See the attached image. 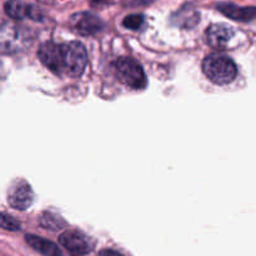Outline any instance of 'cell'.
Instances as JSON below:
<instances>
[{
    "label": "cell",
    "mask_w": 256,
    "mask_h": 256,
    "mask_svg": "<svg viewBox=\"0 0 256 256\" xmlns=\"http://www.w3.org/2000/svg\"><path fill=\"white\" fill-rule=\"evenodd\" d=\"M175 24L182 28H192L199 22V12L189 6H184L174 15Z\"/></svg>",
    "instance_id": "4fadbf2b"
},
{
    "label": "cell",
    "mask_w": 256,
    "mask_h": 256,
    "mask_svg": "<svg viewBox=\"0 0 256 256\" xmlns=\"http://www.w3.org/2000/svg\"><path fill=\"white\" fill-rule=\"evenodd\" d=\"M70 25L76 32L82 35H92L104 28V22L99 16L89 12H76L70 18Z\"/></svg>",
    "instance_id": "5b68a950"
},
{
    "label": "cell",
    "mask_w": 256,
    "mask_h": 256,
    "mask_svg": "<svg viewBox=\"0 0 256 256\" xmlns=\"http://www.w3.org/2000/svg\"><path fill=\"white\" fill-rule=\"evenodd\" d=\"M62 72L70 76H80L84 72L88 62L86 49L79 42L62 44Z\"/></svg>",
    "instance_id": "7a4b0ae2"
},
{
    "label": "cell",
    "mask_w": 256,
    "mask_h": 256,
    "mask_svg": "<svg viewBox=\"0 0 256 256\" xmlns=\"http://www.w3.org/2000/svg\"><path fill=\"white\" fill-rule=\"evenodd\" d=\"M22 35L19 28L9 22L0 24V50H16L22 45Z\"/></svg>",
    "instance_id": "ba28073f"
},
{
    "label": "cell",
    "mask_w": 256,
    "mask_h": 256,
    "mask_svg": "<svg viewBox=\"0 0 256 256\" xmlns=\"http://www.w3.org/2000/svg\"><path fill=\"white\" fill-rule=\"evenodd\" d=\"M5 12L10 18L16 20H22L26 19V18L32 20H39L42 18L36 8H34L32 5L16 2V0H10L5 4Z\"/></svg>",
    "instance_id": "9c48e42d"
},
{
    "label": "cell",
    "mask_w": 256,
    "mask_h": 256,
    "mask_svg": "<svg viewBox=\"0 0 256 256\" xmlns=\"http://www.w3.org/2000/svg\"><path fill=\"white\" fill-rule=\"evenodd\" d=\"M40 224L49 230H59L65 226V222L59 216H56L55 214H52V212H45V214H42V219H40Z\"/></svg>",
    "instance_id": "5bb4252c"
},
{
    "label": "cell",
    "mask_w": 256,
    "mask_h": 256,
    "mask_svg": "<svg viewBox=\"0 0 256 256\" xmlns=\"http://www.w3.org/2000/svg\"><path fill=\"white\" fill-rule=\"evenodd\" d=\"M202 72L214 84L225 85L232 82L238 74L235 62L220 54H210L202 60Z\"/></svg>",
    "instance_id": "6da1fadb"
},
{
    "label": "cell",
    "mask_w": 256,
    "mask_h": 256,
    "mask_svg": "<svg viewBox=\"0 0 256 256\" xmlns=\"http://www.w3.org/2000/svg\"><path fill=\"white\" fill-rule=\"evenodd\" d=\"M0 228L10 230V232H18V230H20V222L10 215L0 212Z\"/></svg>",
    "instance_id": "9a60e30c"
},
{
    "label": "cell",
    "mask_w": 256,
    "mask_h": 256,
    "mask_svg": "<svg viewBox=\"0 0 256 256\" xmlns=\"http://www.w3.org/2000/svg\"><path fill=\"white\" fill-rule=\"evenodd\" d=\"M115 66L118 78L122 84L132 89H144L146 85V76L139 62L130 58H120Z\"/></svg>",
    "instance_id": "3957f363"
},
{
    "label": "cell",
    "mask_w": 256,
    "mask_h": 256,
    "mask_svg": "<svg viewBox=\"0 0 256 256\" xmlns=\"http://www.w3.org/2000/svg\"><path fill=\"white\" fill-rule=\"evenodd\" d=\"M235 32L232 30V26L225 24H212L208 28L206 32H205V38H206L208 44L212 48L218 50L226 49L228 45L234 38Z\"/></svg>",
    "instance_id": "52a82bcc"
},
{
    "label": "cell",
    "mask_w": 256,
    "mask_h": 256,
    "mask_svg": "<svg viewBox=\"0 0 256 256\" xmlns=\"http://www.w3.org/2000/svg\"><path fill=\"white\" fill-rule=\"evenodd\" d=\"M142 24H144V16L140 14L128 15V16L124 19V22H122V25H124L126 29H130V30L140 29Z\"/></svg>",
    "instance_id": "2e32d148"
},
{
    "label": "cell",
    "mask_w": 256,
    "mask_h": 256,
    "mask_svg": "<svg viewBox=\"0 0 256 256\" xmlns=\"http://www.w3.org/2000/svg\"><path fill=\"white\" fill-rule=\"evenodd\" d=\"M92 6H105L112 2V0H89Z\"/></svg>",
    "instance_id": "e0dca14e"
},
{
    "label": "cell",
    "mask_w": 256,
    "mask_h": 256,
    "mask_svg": "<svg viewBox=\"0 0 256 256\" xmlns=\"http://www.w3.org/2000/svg\"><path fill=\"white\" fill-rule=\"evenodd\" d=\"M99 256H122V255L116 252H112V250H104V252H100Z\"/></svg>",
    "instance_id": "ac0fdd59"
},
{
    "label": "cell",
    "mask_w": 256,
    "mask_h": 256,
    "mask_svg": "<svg viewBox=\"0 0 256 256\" xmlns=\"http://www.w3.org/2000/svg\"><path fill=\"white\" fill-rule=\"evenodd\" d=\"M39 59L42 65L52 70L55 74L62 72V44H55L52 42H44L40 46Z\"/></svg>",
    "instance_id": "8992f818"
},
{
    "label": "cell",
    "mask_w": 256,
    "mask_h": 256,
    "mask_svg": "<svg viewBox=\"0 0 256 256\" xmlns=\"http://www.w3.org/2000/svg\"><path fill=\"white\" fill-rule=\"evenodd\" d=\"M216 8L225 16L230 18L232 20H238V22H252L255 18L254 6L244 8L232 4V2H219Z\"/></svg>",
    "instance_id": "30bf717a"
},
{
    "label": "cell",
    "mask_w": 256,
    "mask_h": 256,
    "mask_svg": "<svg viewBox=\"0 0 256 256\" xmlns=\"http://www.w3.org/2000/svg\"><path fill=\"white\" fill-rule=\"evenodd\" d=\"M25 242L30 245L34 250H36L40 254L45 256H62V250L59 249L56 244L49 242L46 239H42V238L36 236V235H26L25 236Z\"/></svg>",
    "instance_id": "7c38bea8"
},
{
    "label": "cell",
    "mask_w": 256,
    "mask_h": 256,
    "mask_svg": "<svg viewBox=\"0 0 256 256\" xmlns=\"http://www.w3.org/2000/svg\"><path fill=\"white\" fill-rule=\"evenodd\" d=\"M59 242L65 249L76 255L88 254L92 252V246H94L90 238L80 232H74V230H68V232H62L59 238Z\"/></svg>",
    "instance_id": "277c9868"
},
{
    "label": "cell",
    "mask_w": 256,
    "mask_h": 256,
    "mask_svg": "<svg viewBox=\"0 0 256 256\" xmlns=\"http://www.w3.org/2000/svg\"><path fill=\"white\" fill-rule=\"evenodd\" d=\"M10 206L16 210H26L34 202V192L29 185H20L10 192L8 198Z\"/></svg>",
    "instance_id": "8fae6325"
}]
</instances>
